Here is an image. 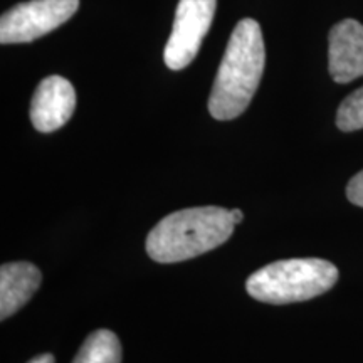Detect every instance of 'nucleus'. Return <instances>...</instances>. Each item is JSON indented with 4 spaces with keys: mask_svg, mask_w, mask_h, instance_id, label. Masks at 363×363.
Wrapping results in <instances>:
<instances>
[{
    "mask_svg": "<svg viewBox=\"0 0 363 363\" xmlns=\"http://www.w3.org/2000/svg\"><path fill=\"white\" fill-rule=\"evenodd\" d=\"M266 49L261 27L254 19H242L234 27L217 71L208 111L219 121L242 115L251 104L264 72Z\"/></svg>",
    "mask_w": 363,
    "mask_h": 363,
    "instance_id": "obj_1",
    "label": "nucleus"
},
{
    "mask_svg": "<svg viewBox=\"0 0 363 363\" xmlns=\"http://www.w3.org/2000/svg\"><path fill=\"white\" fill-rule=\"evenodd\" d=\"M230 211L222 207H192L163 217L150 230L147 252L153 261L172 264L192 259L222 246L234 233Z\"/></svg>",
    "mask_w": 363,
    "mask_h": 363,
    "instance_id": "obj_2",
    "label": "nucleus"
},
{
    "mask_svg": "<svg viewBox=\"0 0 363 363\" xmlns=\"http://www.w3.org/2000/svg\"><path fill=\"white\" fill-rule=\"evenodd\" d=\"M337 266L330 261L306 257L271 262L247 279L246 289L254 299L269 305L308 301L333 288Z\"/></svg>",
    "mask_w": 363,
    "mask_h": 363,
    "instance_id": "obj_3",
    "label": "nucleus"
},
{
    "mask_svg": "<svg viewBox=\"0 0 363 363\" xmlns=\"http://www.w3.org/2000/svg\"><path fill=\"white\" fill-rule=\"evenodd\" d=\"M79 0H29L0 17V43L24 44L61 27L78 12Z\"/></svg>",
    "mask_w": 363,
    "mask_h": 363,
    "instance_id": "obj_4",
    "label": "nucleus"
},
{
    "mask_svg": "<svg viewBox=\"0 0 363 363\" xmlns=\"http://www.w3.org/2000/svg\"><path fill=\"white\" fill-rule=\"evenodd\" d=\"M216 7L217 0H180L169 43L163 51V61L169 69L180 71L194 61L211 29Z\"/></svg>",
    "mask_w": 363,
    "mask_h": 363,
    "instance_id": "obj_5",
    "label": "nucleus"
},
{
    "mask_svg": "<svg viewBox=\"0 0 363 363\" xmlns=\"http://www.w3.org/2000/svg\"><path fill=\"white\" fill-rule=\"evenodd\" d=\"M76 108V91L62 76L40 81L30 101V121L40 133H52L71 120Z\"/></svg>",
    "mask_w": 363,
    "mask_h": 363,
    "instance_id": "obj_6",
    "label": "nucleus"
},
{
    "mask_svg": "<svg viewBox=\"0 0 363 363\" xmlns=\"http://www.w3.org/2000/svg\"><path fill=\"white\" fill-rule=\"evenodd\" d=\"M328 71L335 83L347 84L363 76V26L340 21L328 35Z\"/></svg>",
    "mask_w": 363,
    "mask_h": 363,
    "instance_id": "obj_7",
    "label": "nucleus"
},
{
    "mask_svg": "<svg viewBox=\"0 0 363 363\" xmlns=\"http://www.w3.org/2000/svg\"><path fill=\"white\" fill-rule=\"evenodd\" d=\"M43 274L33 262H6L0 267V318L7 320L33 298Z\"/></svg>",
    "mask_w": 363,
    "mask_h": 363,
    "instance_id": "obj_8",
    "label": "nucleus"
},
{
    "mask_svg": "<svg viewBox=\"0 0 363 363\" xmlns=\"http://www.w3.org/2000/svg\"><path fill=\"white\" fill-rule=\"evenodd\" d=\"M72 363H121L120 340L110 330L93 331Z\"/></svg>",
    "mask_w": 363,
    "mask_h": 363,
    "instance_id": "obj_9",
    "label": "nucleus"
},
{
    "mask_svg": "<svg viewBox=\"0 0 363 363\" xmlns=\"http://www.w3.org/2000/svg\"><path fill=\"white\" fill-rule=\"evenodd\" d=\"M337 126L342 131H357L363 128V86L348 94L340 104Z\"/></svg>",
    "mask_w": 363,
    "mask_h": 363,
    "instance_id": "obj_10",
    "label": "nucleus"
},
{
    "mask_svg": "<svg viewBox=\"0 0 363 363\" xmlns=\"http://www.w3.org/2000/svg\"><path fill=\"white\" fill-rule=\"evenodd\" d=\"M347 197L352 203L363 207V170L353 177L347 185Z\"/></svg>",
    "mask_w": 363,
    "mask_h": 363,
    "instance_id": "obj_11",
    "label": "nucleus"
},
{
    "mask_svg": "<svg viewBox=\"0 0 363 363\" xmlns=\"http://www.w3.org/2000/svg\"><path fill=\"white\" fill-rule=\"evenodd\" d=\"M29 363H56V360H54V357L51 355V353H44V355L33 358Z\"/></svg>",
    "mask_w": 363,
    "mask_h": 363,
    "instance_id": "obj_12",
    "label": "nucleus"
},
{
    "mask_svg": "<svg viewBox=\"0 0 363 363\" xmlns=\"http://www.w3.org/2000/svg\"><path fill=\"white\" fill-rule=\"evenodd\" d=\"M230 216H233V220H234L235 225L240 224V222H242V219H244L242 211H239V208H234V211H230Z\"/></svg>",
    "mask_w": 363,
    "mask_h": 363,
    "instance_id": "obj_13",
    "label": "nucleus"
}]
</instances>
